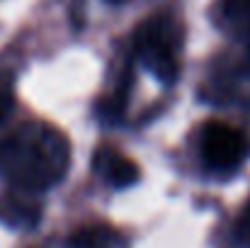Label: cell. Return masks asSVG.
<instances>
[{
    "label": "cell",
    "mask_w": 250,
    "mask_h": 248,
    "mask_svg": "<svg viewBox=\"0 0 250 248\" xmlns=\"http://www.w3.org/2000/svg\"><path fill=\"white\" fill-rule=\"evenodd\" d=\"M73 246L76 248H126L124 236L104 224H92L83 226L73 234Z\"/></svg>",
    "instance_id": "8992f818"
},
{
    "label": "cell",
    "mask_w": 250,
    "mask_h": 248,
    "mask_svg": "<svg viewBox=\"0 0 250 248\" xmlns=\"http://www.w3.org/2000/svg\"><path fill=\"white\" fill-rule=\"evenodd\" d=\"M202 161L214 173H233L248 161L250 139L233 124L209 122L199 139Z\"/></svg>",
    "instance_id": "3957f363"
},
{
    "label": "cell",
    "mask_w": 250,
    "mask_h": 248,
    "mask_svg": "<svg viewBox=\"0 0 250 248\" xmlns=\"http://www.w3.org/2000/svg\"><path fill=\"white\" fill-rule=\"evenodd\" d=\"M71 165V144L49 122H22L0 144V170L17 192H44L63 180Z\"/></svg>",
    "instance_id": "6da1fadb"
},
{
    "label": "cell",
    "mask_w": 250,
    "mask_h": 248,
    "mask_svg": "<svg viewBox=\"0 0 250 248\" xmlns=\"http://www.w3.org/2000/svg\"><path fill=\"white\" fill-rule=\"evenodd\" d=\"M216 20L224 29L238 37L250 56V0H219Z\"/></svg>",
    "instance_id": "5b68a950"
},
{
    "label": "cell",
    "mask_w": 250,
    "mask_h": 248,
    "mask_svg": "<svg viewBox=\"0 0 250 248\" xmlns=\"http://www.w3.org/2000/svg\"><path fill=\"white\" fill-rule=\"evenodd\" d=\"M114 2H119V0H114Z\"/></svg>",
    "instance_id": "30bf717a"
},
{
    "label": "cell",
    "mask_w": 250,
    "mask_h": 248,
    "mask_svg": "<svg viewBox=\"0 0 250 248\" xmlns=\"http://www.w3.org/2000/svg\"><path fill=\"white\" fill-rule=\"evenodd\" d=\"M182 29L167 15H156L146 20L134 34V51L136 59L144 64L161 83H172L180 71V42Z\"/></svg>",
    "instance_id": "7a4b0ae2"
},
{
    "label": "cell",
    "mask_w": 250,
    "mask_h": 248,
    "mask_svg": "<svg viewBox=\"0 0 250 248\" xmlns=\"http://www.w3.org/2000/svg\"><path fill=\"white\" fill-rule=\"evenodd\" d=\"M241 236H243L246 244H250V202L243 212V219H241Z\"/></svg>",
    "instance_id": "9c48e42d"
},
{
    "label": "cell",
    "mask_w": 250,
    "mask_h": 248,
    "mask_svg": "<svg viewBox=\"0 0 250 248\" xmlns=\"http://www.w3.org/2000/svg\"><path fill=\"white\" fill-rule=\"evenodd\" d=\"M95 165L97 170L107 178L109 185L114 187H129L139 180V165L134 163L131 158H126L124 154H119L117 149H109V146H102L97 149L95 154Z\"/></svg>",
    "instance_id": "277c9868"
},
{
    "label": "cell",
    "mask_w": 250,
    "mask_h": 248,
    "mask_svg": "<svg viewBox=\"0 0 250 248\" xmlns=\"http://www.w3.org/2000/svg\"><path fill=\"white\" fill-rule=\"evenodd\" d=\"M12 107H15V85L7 73L0 71V124L7 119Z\"/></svg>",
    "instance_id": "ba28073f"
},
{
    "label": "cell",
    "mask_w": 250,
    "mask_h": 248,
    "mask_svg": "<svg viewBox=\"0 0 250 248\" xmlns=\"http://www.w3.org/2000/svg\"><path fill=\"white\" fill-rule=\"evenodd\" d=\"M0 217L5 219V222H10V224H34L37 222V217H39V209L32 204V202H27V200H22V197H17V195H12V197H5L2 202H0Z\"/></svg>",
    "instance_id": "52a82bcc"
}]
</instances>
